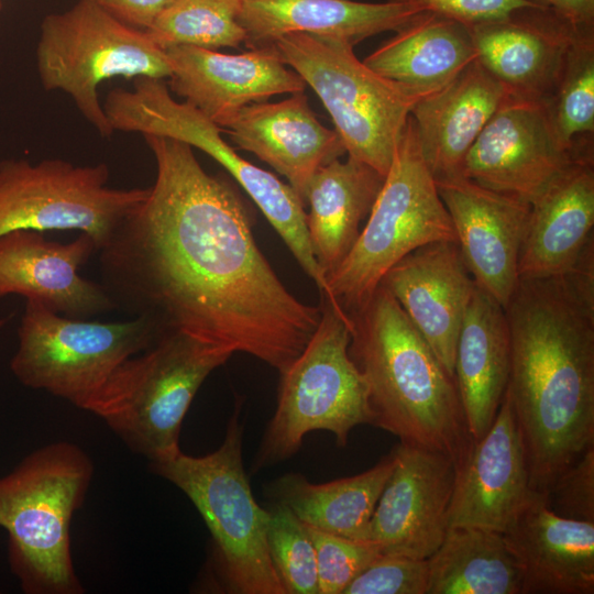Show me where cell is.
<instances>
[{
	"mask_svg": "<svg viewBox=\"0 0 594 594\" xmlns=\"http://www.w3.org/2000/svg\"><path fill=\"white\" fill-rule=\"evenodd\" d=\"M143 138L155 182L98 251L114 308L161 333L184 332L283 372L309 342L321 308L282 283L255 242L241 197L204 169L193 146Z\"/></svg>",
	"mask_w": 594,
	"mask_h": 594,
	"instance_id": "cell-1",
	"label": "cell"
},
{
	"mask_svg": "<svg viewBox=\"0 0 594 594\" xmlns=\"http://www.w3.org/2000/svg\"><path fill=\"white\" fill-rule=\"evenodd\" d=\"M504 310L510 340L506 392L530 486L544 495L594 444V252L569 273L519 278Z\"/></svg>",
	"mask_w": 594,
	"mask_h": 594,
	"instance_id": "cell-2",
	"label": "cell"
},
{
	"mask_svg": "<svg viewBox=\"0 0 594 594\" xmlns=\"http://www.w3.org/2000/svg\"><path fill=\"white\" fill-rule=\"evenodd\" d=\"M346 316L349 353L367 384L373 425L458 469L475 440L454 377L383 285Z\"/></svg>",
	"mask_w": 594,
	"mask_h": 594,
	"instance_id": "cell-3",
	"label": "cell"
},
{
	"mask_svg": "<svg viewBox=\"0 0 594 594\" xmlns=\"http://www.w3.org/2000/svg\"><path fill=\"white\" fill-rule=\"evenodd\" d=\"M89 454L56 441L0 477V527L11 572L26 594H82L70 551V521L94 477Z\"/></svg>",
	"mask_w": 594,
	"mask_h": 594,
	"instance_id": "cell-4",
	"label": "cell"
},
{
	"mask_svg": "<svg viewBox=\"0 0 594 594\" xmlns=\"http://www.w3.org/2000/svg\"><path fill=\"white\" fill-rule=\"evenodd\" d=\"M237 406L221 446L193 457L182 450L150 462L178 487L202 517L212 540L211 568L228 592L286 594L267 547L270 510L253 497L242 462V425Z\"/></svg>",
	"mask_w": 594,
	"mask_h": 594,
	"instance_id": "cell-5",
	"label": "cell"
},
{
	"mask_svg": "<svg viewBox=\"0 0 594 594\" xmlns=\"http://www.w3.org/2000/svg\"><path fill=\"white\" fill-rule=\"evenodd\" d=\"M232 351L184 332L162 333L123 361L88 403L134 453L150 462L180 451L184 417L205 380Z\"/></svg>",
	"mask_w": 594,
	"mask_h": 594,
	"instance_id": "cell-6",
	"label": "cell"
},
{
	"mask_svg": "<svg viewBox=\"0 0 594 594\" xmlns=\"http://www.w3.org/2000/svg\"><path fill=\"white\" fill-rule=\"evenodd\" d=\"M443 240L457 242L455 232L409 116L367 221L349 254L327 275L321 299L348 315L371 298L399 260Z\"/></svg>",
	"mask_w": 594,
	"mask_h": 594,
	"instance_id": "cell-7",
	"label": "cell"
},
{
	"mask_svg": "<svg viewBox=\"0 0 594 594\" xmlns=\"http://www.w3.org/2000/svg\"><path fill=\"white\" fill-rule=\"evenodd\" d=\"M321 300L316 331L280 372L276 409L255 455V470L290 458L309 432L329 431L344 447L353 428L373 425L367 384L349 353L350 320L342 309Z\"/></svg>",
	"mask_w": 594,
	"mask_h": 594,
	"instance_id": "cell-8",
	"label": "cell"
},
{
	"mask_svg": "<svg viewBox=\"0 0 594 594\" xmlns=\"http://www.w3.org/2000/svg\"><path fill=\"white\" fill-rule=\"evenodd\" d=\"M267 47L320 98L349 157L385 176L407 119L426 95L378 75L343 41L293 32Z\"/></svg>",
	"mask_w": 594,
	"mask_h": 594,
	"instance_id": "cell-9",
	"label": "cell"
},
{
	"mask_svg": "<svg viewBox=\"0 0 594 594\" xmlns=\"http://www.w3.org/2000/svg\"><path fill=\"white\" fill-rule=\"evenodd\" d=\"M35 58L43 88L67 94L103 138L114 132L98 96L105 80L170 76L166 52L146 31L120 21L97 0H77L63 12L47 14Z\"/></svg>",
	"mask_w": 594,
	"mask_h": 594,
	"instance_id": "cell-10",
	"label": "cell"
},
{
	"mask_svg": "<svg viewBox=\"0 0 594 594\" xmlns=\"http://www.w3.org/2000/svg\"><path fill=\"white\" fill-rule=\"evenodd\" d=\"M103 109L113 131L177 139L216 160L261 209L320 295L326 294V276L311 250L302 200L289 184L240 156L223 140L220 127L188 102L174 100L165 79L141 77L132 89H113Z\"/></svg>",
	"mask_w": 594,
	"mask_h": 594,
	"instance_id": "cell-11",
	"label": "cell"
},
{
	"mask_svg": "<svg viewBox=\"0 0 594 594\" xmlns=\"http://www.w3.org/2000/svg\"><path fill=\"white\" fill-rule=\"evenodd\" d=\"M150 320L100 322L56 314L26 299L10 370L25 387L84 409L111 373L161 336Z\"/></svg>",
	"mask_w": 594,
	"mask_h": 594,
	"instance_id": "cell-12",
	"label": "cell"
},
{
	"mask_svg": "<svg viewBox=\"0 0 594 594\" xmlns=\"http://www.w3.org/2000/svg\"><path fill=\"white\" fill-rule=\"evenodd\" d=\"M109 176L105 163L1 161L0 235L14 230H79L100 249L148 194V187H109Z\"/></svg>",
	"mask_w": 594,
	"mask_h": 594,
	"instance_id": "cell-13",
	"label": "cell"
},
{
	"mask_svg": "<svg viewBox=\"0 0 594 594\" xmlns=\"http://www.w3.org/2000/svg\"><path fill=\"white\" fill-rule=\"evenodd\" d=\"M592 157L559 142L546 105L507 96L468 152L462 173L530 204L569 165Z\"/></svg>",
	"mask_w": 594,
	"mask_h": 594,
	"instance_id": "cell-14",
	"label": "cell"
},
{
	"mask_svg": "<svg viewBox=\"0 0 594 594\" xmlns=\"http://www.w3.org/2000/svg\"><path fill=\"white\" fill-rule=\"evenodd\" d=\"M371 517L366 540L381 552L428 559L449 527L457 466L448 457L400 443Z\"/></svg>",
	"mask_w": 594,
	"mask_h": 594,
	"instance_id": "cell-15",
	"label": "cell"
},
{
	"mask_svg": "<svg viewBox=\"0 0 594 594\" xmlns=\"http://www.w3.org/2000/svg\"><path fill=\"white\" fill-rule=\"evenodd\" d=\"M476 59L513 98L547 105L570 47L584 32L538 4L469 25Z\"/></svg>",
	"mask_w": 594,
	"mask_h": 594,
	"instance_id": "cell-16",
	"label": "cell"
},
{
	"mask_svg": "<svg viewBox=\"0 0 594 594\" xmlns=\"http://www.w3.org/2000/svg\"><path fill=\"white\" fill-rule=\"evenodd\" d=\"M436 185L475 284L505 308L519 280L530 204L464 176L436 180Z\"/></svg>",
	"mask_w": 594,
	"mask_h": 594,
	"instance_id": "cell-17",
	"label": "cell"
},
{
	"mask_svg": "<svg viewBox=\"0 0 594 594\" xmlns=\"http://www.w3.org/2000/svg\"><path fill=\"white\" fill-rule=\"evenodd\" d=\"M165 52L170 90L220 128H228L249 105L301 92L307 86L271 47L241 54L195 46Z\"/></svg>",
	"mask_w": 594,
	"mask_h": 594,
	"instance_id": "cell-18",
	"label": "cell"
},
{
	"mask_svg": "<svg viewBox=\"0 0 594 594\" xmlns=\"http://www.w3.org/2000/svg\"><path fill=\"white\" fill-rule=\"evenodd\" d=\"M87 233L66 243L47 240L42 232L14 230L0 235V298L19 295L75 319L109 311L114 304L101 284L79 275L98 253Z\"/></svg>",
	"mask_w": 594,
	"mask_h": 594,
	"instance_id": "cell-19",
	"label": "cell"
},
{
	"mask_svg": "<svg viewBox=\"0 0 594 594\" xmlns=\"http://www.w3.org/2000/svg\"><path fill=\"white\" fill-rule=\"evenodd\" d=\"M534 492L522 435L505 391L492 426L457 469L450 527L503 534Z\"/></svg>",
	"mask_w": 594,
	"mask_h": 594,
	"instance_id": "cell-20",
	"label": "cell"
},
{
	"mask_svg": "<svg viewBox=\"0 0 594 594\" xmlns=\"http://www.w3.org/2000/svg\"><path fill=\"white\" fill-rule=\"evenodd\" d=\"M454 377L462 321L475 289L455 241H435L399 260L381 283Z\"/></svg>",
	"mask_w": 594,
	"mask_h": 594,
	"instance_id": "cell-21",
	"label": "cell"
},
{
	"mask_svg": "<svg viewBox=\"0 0 594 594\" xmlns=\"http://www.w3.org/2000/svg\"><path fill=\"white\" fill-rule=\"evenodd\" d=\"M502 536L521 569V594L594 593V521L563 517L534 492Z\"/></svg>",
	"mask_w": 594,
	"mask_h": 594,
	"instance_id": "cell-22",
	"label": "cell"
},
{
	"mask_svg": "<svg viewBox=\"0 0 594 594\" xmlns=\"http://www.w3.org/2000/svg\"><path fill=\"white\" fill-rule=\"evenodd\" d=\"M594 161L581 158L530 202L519 278L562 275L594 251Z\"/></svg>",
	"mask_w": 594,
	"mask_h": 594,
	"instance_id": "cell-23",
	"label": "cell"
},
{
	"mask_svg": "<svg viewBox=\"0 0 594 594\" xmlns=\"http://www.w3.org/2000/svg\"><path fill=\"white\" fill-rule=\"evenodd\" d=\"M228 129L239 148L283 175L305 205L315 173L346 153L338 132L317 119L304 91L279 102L249 105Z\"/></svg>",
	"mask_w": 594,
	"mask_h": 594,
	"instance_id": "cell-24",
	"label": "cell"
},
{
	"mask_svg": "<svg viewBox=\"0 0 594 594\" xmlns=\"http://www.w3.org/2000/svg\"><path fill=\"white\" fill-rule=\"evenodd\" d=\"M507 96L475 58L448 85L416 102L410 116L435 180L463 176L468 152Z\"/></svg>",
	"mask_w": 594,
	"mask_h": 594,
	"instance_id": "cell-25",
	"label": "cell"
},
{
	"mask_svg": "<svg viewBox=\"0 0 594 594\" xmlns=\"http://www.w3.org/2000/svg\"><path fill=\"white\" fill-rule=\"evenodd\" d=\"M415 7L396 2L354 0H242L239 21L250 50L270 46L287 33L336 38L352 46L367 37L397 31L416 14Z\"/></svg>",
	"mask_w": 594,
	"mask_h": 594,
	"instance_id": "cell-26",
	"label": "cell"
},
{
	"mask_svg": "<svg viewBox=\"0 0 594 594\" xmlns=\"http://www.w3.org/2000/svg\"><path fill=\"white\" fill-rule=\"evenodd\" d=\"M509 373L510 340L505 310L475 284L454 355V380L475 441L492 426Z\"/></svg>",
	"mask_w": 594,
	"mask_h": 594,
	"instance_id": "cell-27",
	"label": "cell"
},
{
	"mask_svg": "<svg viewBox=\"0 0 594 594\" xmlns=\"http://www.w3.org/2000/svg\"><path fill=\"white\" fill-rule=\"evenodd\" d=\"M385 176L348 156L321 166L312 176L305 202L314 256L327 277L349 254L378 196Z\"/></svg>",
	"mask_w": 594,
	"mask_h": 594,
	"instance_id": "cell-28",
	"label": "cell"
},
{
	"mask_svg": "<svg viewBox=\"0 0 594 594\" xmlns=\"http://www.w3.org/2000/svg\"><path fill=\"white\" fill-rule=\"evenodd\" d=\"M476 58L469 25L419 12L363 63L424 95L439 90Z\"/></svg>",
	"mask_w": 594,
	"mask_h": 594,
	"instance_id": "cell-29",
	"label": "cell"
},
{
	"mask_svg": "<svg viewBox=\"0 0 594 594\" xmlns=\"http://www.w3.org/2000/svg\"><path fill=\"white\" fill-rule=\"evenodd\" d=\"M393 466L391 452L365 472L327 483H311L301 474L288 473L275 480L268 493L307 526L366 540L371 517Z\"/></svg>",
	"mask_w": 594,
	"mask_h": 594,
	"instance_id": "cell-30",
	"label": "cell"
},
{
	"mask_svg": "<svg viewBox=\"0 0 594 594\" xmlns=\"http://www.w3.org/2000/svg\"><path fill=\"white\" fill-rule=\"evenodd\" d=\"M427 561V594H521V569L501 532L449 527Z\"/></svg>",
	"mask_w": 594,
	"mask_h": 594,
	"instance_id": "cell-31",
	"label": "cell"
},
{
	"mask_svg": "<svg viewBox=\"0 0 594 594\" xmlns=\"http://www.w3.org/2000/svg\"><path fill=\"white\" fill-rule=\"evenodd\" d=\"M241 9L242 0H173L145 31L163 51L239 47L246 38Z\"/></svg>",
	"mask_w": 594,
	"mask_h": 594,
	"instance_id": "cell-32",
	"label": "cell"
},
{
	"mask_svg": "<svg viewBox=\"0 0 594 594\" xmlns=\"http://www.w3.org/2000/svg\"><path fill=\"white\" fill-rule=\"evenodd\" d=\"M559 142L580 154H593L594 31L582 33L569 50L556 90L546 105Z\"/></svg>",
	"mask_w": 594,
	"mask_h": 594,
	"instance_id": "cell-33",
	"label": "cell"
},
{
	"mask_svg": "<svg viewBox=\"0 0 594 594\" xmlns=\"http://www.w3.org/2000/svg\"><path fill=\"white\" fill-rule=\"evenodd\" d=\"M268 510V552L286 594H319L316 550L304 524L282 504Z\"/></svg>",
	"mask_w": 594,
	"mask_h": 594,
	"instance_id": "cell-34",
	"label": "cell"
},
{
	"mask_svg": "<svg viewBox=\"0 0 594 594\" xmlns=\"http://www.w3.org/2000/svg\"><path fill=\"white\" fill-rule=\"evenodd\" d=\"M304 526L316 550L319 594H342L381 553L371 541L349 539Z\"/></svg>",
	"mask_w": 594,
	"mask_h": 594,
	"instance_id": "cell-35",
	"label": "cell"
},
{
	"mask_svg": "<svg viewBox=\"0 0 594 594\" xmlns=\"http://www.w3.org/2000/svg\"><path fill=\"white\" fill-rule=\"evenodd\" d=\"M428 561L381 552L342 594H427Z\"/></svg>",
	"mask_w": 594,
	"mask_h": 594,
	"instance_id": "cell-36",
	"label": "cell"
},
{
	"mask_svg": "<svg viewBox=\"0 0 594 594\" xmlns=\"http://www.w3.org/2000/svg\"><path fill=\"white\" fill-rule=\"evenodd\" d=\"M544 496L554 513L594 521V444L558 476Z\"/></svg>",
	"mask_w": 594,
	"mask_h": 594,
	"instance_id": "cell-37",
	"label": "cell"
},
{
	"mask_svg": "<svg viewBox=\"0 0 594 594\" xmlns=\"http://www.w3.org/2000/svg\"><path fill=\"white\" fill-rule=\"evenodd\" d=\"M420 11L436 13L466 25L504 18L509 13L539 3L532 0H387Z\"/></svg>",
	"mask_w": 594,
	"mask_h": 594,
	"instance_id": "cell-38",
	"label": "cell"
},
{
	"mask_svg": "<svg viewBox=\"0 0 594 594\" xmlns=\"http://www.w3.org/2000/svg\"><path fill=\"white\" fill-rule=\"evenodd\" d=\"M108 12L125 24L147 30L173 0H97Z\"/></svg>",
	"mask_w": 594,
	"mask_h": 594,
	"instance_id": "cell-39",
	"label": "cell"
},
{
	"mask_svg": "<svg viewBox=\"0 0 594 594\" xmlns=\"http://www.w3.org/2000/svg\"><path fill=\"white\" fill-rule=\"evenodd\" d=\"M551 9L569 23L594 29V0H532Z\"/></svg>",
	"mask_w": 594,
	"mask_h": 594,
	"instance_id": "cell-40",
	"label": "cell"
},
{
	"mask_svg": "<svg viewBox=\"0 0 594 594\" xmlns=\"http://www.w3.org/2000/svg\"><path fill=\"white\" fill-rule=\"evenodd\" d=\"M6 322L7 320L3 319V318H0V331L2 330V328L6 326Z\"/></svg>",
	"mask_w": 594,
	"mask_h": 594,
	"instance_id": "cell-41",
	"label": "cell"
},
{
	"mask_svg": "<svg viewBox=\"0 0 594 594\" xmlns=\"http://www.w3.org/2000/svg\"><path fill=\"white\" fill-rule=\"evenodd\" d=\"M0 8H1V0H0Z\"/></svg>",
	"mask_w": 594,
	"mask_h": 594,
	"instance_id": "cell-42",
	"label": "cell"
}]
</instances>
